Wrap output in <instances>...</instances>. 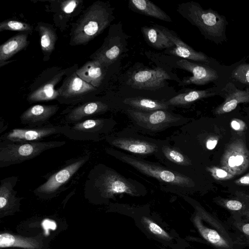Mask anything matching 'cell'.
<instances>
[{
	"instance_id": "30bf717a",
	"label": "cell",
	"mask_w": 249,
	"mask_h": 249,
	"mask_svg": "<svg viewBox=\"0 0 249 249\" xmlns=\"http://www.w3.org/2000/svg\"><path fill=\"white\" fill-rule=\"evenodd\" d=\"M69 126V124L57 125L49 124L34 128H14L1 135L0 142L6 141L15 143L39 142L53 135H63Z\"/></svg>"
},
{
	"instance_id": "d6986e66",
	"label": "cell",
	"mask_w": 249,
	"mask_h": 249,
	"mask_svg": "<svg viewBox=\"0 0 249 249\" xmlns=\"http://www.w3.org/2000/svg\"><path fill=\"white\" fill-rule=\"evenodd\" d=\"M224 95V101L214 111L215 114H223L234 110L240 103L249 102V91L237 89L231 82L228 83L222 90Z\"/></svg>"
},
{
	"instance_id": "e0dca14e",
	"label": "cell",
	"mask_w": 249,
	"mask_h": 249,
	"mask_svg": "<svg viewBox=\"0 0 249 249\" xmlns=\"http://www.w3.org/2000/svg\"><path fill=\"white\" fill-rule=\"evenodd\" d=\"M167 36L174 44L169 53L185 59H190L195 61L206 63L210 62L209 57L201 52H197L183 42L174 31L162 26L156 25Z\"/></svg>"
},
{
	"instance_id": "e575fe53",
	"label": "cell",
	"mask_w": 249,
	"mask_h": 249,
	"mask_svg": "<svg viewBox=\"0 0 249 249\" xmlns=\"http://www.w3.org/2000/svg\"><path fill=\"white\" fill-rule=\"evenodd\" d=\"M207 170L212 177L219 180H227L232 178L234 176L223 168L212 167H208Z\"/></svg>"
},
{
	"instance_id": "277c9868",
	"label": "cell",
	"mask_w": 249,
	"mask_h": 249,
	"mask_svg": "<svg viewBox=\"0 0 249 249\" xmlns=\"http://www.w3.org/2000/svg\"><path fill=\"white\" fill-rule=\"evenodd\" d=\"M177 10L206 37L221 36L227 23L225 18L216 11L211 9L204 10L194 1L178 4Z\"/></svg>"
},
{
	"instance_id": "d4e9b609",
	"label": "cell",
	"mask_w": 249,
	"mask_h": 249,
	"mask_svg": "<svg viewBox=\"0 0 249 249\" xmlns=\"http://www.w3.org/2000/svg\"><path fill=\"white\" fill-rule=\"evenodd\" d=\"M141 32L145 41L154 48L161 50L174 46L172 41L156 25L142 26Z\"/></svg>"
},
{
	"instance_id": "cb8c5ba5",
	"label": "cell",
	"mask_w": 249,
	"mask_h": 249,
	"mask_svg": "<svg viewBox=\"0 0 249 249\" xmlns=\"http://www.w3.org/2000/svg\"><path fill=\"white\" fill-rule=\"evenodd\" d=\"M123 102L129 107L128 108L143 112H151L158 110H168L170 107L166 104V101L141 96L126 98Z\"/></svg>"
},
{
	"instance_id": "2e32d148",
	"label": "cell",
	"mask_w": 249,
	"mask_h": 249,
	"mask_svg": "<svg viewBox=\"0 0 249 249\" xmlns=\"http://www.w3.org/2000/svg\"><path fill=\"white\" fill-rule=\"evenodd\" d=\"M58 109L57 105H34L21 114L19 117L20 123L30 128L44 126Z\"/></svg>"
},
{
	"instance_id": "f35d334b",
	"label": "cell",
	"mask_w": 249,
	"mask_h": 249,
	"mask_svg": "<svg viewBox=\"0 0 249 249\" xmlns=\"http://www.w3.org/2000/svg\"><path fill=\"white\" fill-rule=\"evenodd\" d=\"M218 143V139L214 137L210 138L206 142V146L209 150L213 149Z\"/></svg>"
},
{
	"instance_id": "d590c367",
	"label": "cell",
	"mask_w": 249,
	"mask_h": 249,
	"mask_svg": "<svg viewBox=\"0 0 249 249\" xmlns=\"http://www.w3.org/2000/svg\"><path fill=\"white\" fill-rule=\"evenodd\" d=\"M222 205L227 209L240 213L243 209V204L242 202L235 199H226L222 201Z\"/></svg>"
},
{
	"instance_id": "8d00e7d4",
	"label": "cell",
	"mask_w": 249,
	"mask_h": 249,
	"mask_svg": "<svg viewBox=\"0 0 249 249\" xmlns=\"http://www.w3.org/2000/svg\"><path fill=\"white\" fill-rule=\"evenodd\" d=\"M79 2V0H75L63 1L61 4V9L65 14H71L73 12Z\"/></svg>"
},
{
	"instance_id": "8fae6325",
	"label": "cell",
	"mask_w": 249,
	"mask_h": 249,
	"mask_svg": "<svg viewBox=\"0 0 249 249\" xmlns=\"http://www.w3.org/2000/svg\"><path fill=\"white\" fill-rule=\"evenodd\" d=\"M89 158V156L86 155L74 160L51 175L46 181L34 190V193L42 196L54 195L83 166Z\"/></svg>"
},
{
	"instance_id": "5bb4252c",
	"label": "cell",
	"mask_w": 249,
	"mask_h": 249,
	"mask_svg": "<svg viewBox=\"0 0 249 249\" xmlns=\"http://www.w3.org/2000/svg\"><path fill=\"white\" fill-rule=\"evenodd\" d=\"M171 79L163 69H144L133 71L126 81L133 88L154 91L163 87L166 80Z\"/></svg>"
},
{
	"instance_id": "ab89813d",
	"label": "cell",
	"mask_w": 249,
	"mask_h": 249,
	"mask_svg": "<svg viewBox=\"0 0 249 249\" xmlns=\"http://www.w3.org/2000/svg\"><path fill=\"white\" fill-rule=\"evenodd\" d=\"M235 183L240 185H249V173L235 180Z\"/></svg>"
},
{
	"instance_id": "f546056e",
	"label": "cell",
	"mask_w": 249,
	"mask_h": 249,
	"mask_svg": "<svg viewBox=\"0 0 249 249\" xmlns=\"http://www.w3.org/2000/svg\"><path fill=\"white\" fill-rule=\"evenodd\" d=\"M158 153H161L168 161L178 165L188 166L192 164L188 157L164 142H160Z\"/></svg>"
},
{
	"instance_id": "5b68a950",
	"label": "cell",
	"mask_w": 249,
	"mask_h": 249,
	"mask_svg": "<svg viewBox=\"0 0 249 249\" xmlns=\"http://www.w3.org/2000/svg\"><path fill=\"white\" fill-rule=\"evenodd\" d=\"M65 141L24 143L0 142V167L17 164L36 157L44 151L63 146Z\"/></svg>"
},
{
	"instance_id": "836d02e7",
	"label": "cell",
	"mask_w": 249,
	"mask_h": 249,
	"mask_svg": "<svg viewBox=\"0 0 249 249\" xmlns=\"http://www.w3.org/2000/svg\"><path fill=\"white\" fill-rule=\"evenodd\" d=\"M231 77L249 86V64H243L237 67L232 72Z\"/></svg>"
},
{
	"instance_id": "f1b7e54d",
	"label": "cell",
	"mask_w": 249,
	"mask_h": 249,
	"mask_svg": "<svg viewBox=\"0 0 249 249\" xmlns=\"http://www.w3.org/2000/svg\"><path fill=\"white\" fill-rule=\"evenodd\" d=\"M215 92L213 89L204 90H194L180 93L166 101L170 106H181L192 103L201 99L213 96Z\"/></svg>"
},
{
	"instance_id": "9a60e30c",
	"label": "cell",
	"mask_w": 249,
	"mask_h": 249,
	"mask_svg": "<svg viewBox=\"0 0 249 249\" xmlns=\"http://www.w3.org/2000/svg\"><path fill=\"white\" fill-rule=\"evenodd\" d=\"M178 67L192 74V76L184 77L179 86L190 84L204 85L213 82L218 78L217 72L213 69L203 65L181 59L177 62Z\"/></svg>"
},
{
	"instance_id": "4316f807",
	"label": "cell",
	"mask_w": 249,
	"mask_h": 249,
	"mask_svg": "<svg viewBox=\"0 0 249 249\" xmlns=\"http://www.w3.org/2000/svg\"><path fill=\"white\" fill-rule=\"evenodd\" d=\"M28 35L19 34L11 37L0 46V65L28 44Z\"/></svg>"
},
{
	"instance_id": "ffe728a7",
	"label": "cell",
	"mask_w": 249,
	"mask_h": 249,
	"mask_svg": "<svg viewBox=\"0 0 249 249\" xmlns=\"http://www.w3.org/2000/svg\"><path fill=\"white\" fill-rule=\"evenodd\" d=\"M109 109L108 105L100 101L86 102L70 111L65 117L67 124H73L84 119L104 113Z\"/></svg>"
},
{
	"instance_id": "d6a6232c",
	"label": "cell",
	"mask_w": 249,
	"mask_h": 249,
	"mask_svg": "<svg viewBox=\"0 0 249 249\" xmlns=\"http://www.w3.org/2000/svg\"><path fill=\"white\" fill-rule=\"evenodd\" d=\"M32 29L30 24L15 20H6L0 23V32L5 30L32 32Z\"/></svg>"
},
{
	"instance_id": "4fadbf2b",
	"label": "cell",
	"mask_w": 249,
	"mask_h": 249,
	"mask_svg": "<svg viewBox=\"0 0 249 249\" xmlns=\"http://www.w3.org/2000/svg\"><path fill=\"white\" fill-rule=\"evenodd\" d=\"M126 35L121 25L117 33L107 37L102 46L93 54L92 59L98 61L104 67L109 66L126 51Z\"/></svg>"
},
{
	"instance_id": "83f0119b",
	"label": "cell",
	"mask_w": 249,
	"mask_h": 249,
	"mask_svg": "<svg viewBox=\"0 0 249 249\" xmlns=\"http://www.w3.org/2000/svg\"><path fill=\"white\" fill-rule=\"evenodd\" d=\"M41 245L37 240L31 237L2 233L0 235L1 248L17 247L26 249H38Z\"/></svg>"
},
{
	"instance_id": "8992f818",
	"label": "cell",
	"mask_w": 249,
	"mask_h": 249,
	"mask_svg": "<svg viewBox=\"0 0 249 249\" xmlns=\"http://www.w3.org/2000/svg\"><path fill=\"white\" fill-rule=\"evenodd\" d=\"M167 110L143 112L130 108L125 113L135 129L144 133H156L187 123L188 119Z\"/></svg>"
},
{
	"instance_id": "3957f363",
	"label": "cell",
	"mask_w": 249,
	"mask_h": 249,
	"mask_svg": "<svg viewBox=\"0 0 249 249\" xmlns=\"http://www.w3.org/2000/svg\"><path fill=\"white\" fill-rule=\"evenodd\" d=\"M113 11L107 4H93L81 17L73 31L74 44L87 43L98 36L113 20Z\"/></svg>"
},
{
	"instance_id": "44dd1931",
	"label": "cell",
	"mask_w": 249,
	"mask_h": 249,
	"mask_svg": "<svg viewBox=\"0 0 249 249\" xmlns=\"http://www.w3.org/2000/svg\"><path fill=\"white\" fill-rule=\"evenodd\" d=\"M18 179V177L12 176L2 179L0 181V210L5 211L15 207L18 198L16 195L17 192L14 190Z\"/></svg>"
},
{
	"instance_id": "7a4b0ae2",
	"label": "cell",
	"mask_w": 249,
	"mask_h": 249,
	"mask_svg": "<svg viewBox=\"0 0 249 249\" xmlns=\"http://www.w3.org/2000/svg\"><path fill=\"white\" fill-rule=\"evenodd\" d=\"M106 151L108 154L135 168L142 174L154 178L166 185L185 191L193 188L195 185L191 178L182 173L115 149L107 148Z\"/></svg>"
},
{
	"instance_id": "7c38bea8",
	"label": "cell",
	"mask_w": 249,
	"mask_h": 249,
	"mask_svg": "<svg viewBox=\"0 0 249 249\" xmlns=\"http://www.w3.org/2000/svg\"><path fill=\"white\" fill-rule=\"evenodd\" d=\"M221 165L234 176L246 170L249 166V151L242 140H236L227 146L222 157Z\"/></svg>"
},
{
	"instance_id": "6da1fadb",
	"label": "cell",
	"mask_w": 249,
	"mask_h": 249,
	"mask_svg": "<svg viewBox=\"0 0 249 249\" xmlns=\"http://www.w3.org/2000/svg\"><path fill=\"white\" fill-rule=\"evenodd\" d=\"M85 187L86 191L93 192L105 200L120 194L138 196L146 193L145 188L140 182L126 178L102 164L95 165L90 170Z\"/></svg>"
},
{
	"instance_id": "52a82bcc",
	"label": "cell",
	"mask_w": 249,
	"mask_h": 249,
	"mask_svg": "<svg viewBox=\"0 0 249 249\" xmlns=\"http://www.w3.org/2000/svg\"><path fill=\"white\" fill-rule=\"evenodd\" d=\"M196 209L193 221L201 236L218 249H233L234 242L223 226L200 206Z\"/></svg>"
},
{
	"instance_id": "ba28073f",
	"label": "cell",
	"mask_w": 249,
	"mask_h": 249,
	"mask_svg": "<svg viewBox=\"0 0 249 249\" xmlns=\"http://www.w3.org/2000/svg\"><path fill=\"white\" fill-rule=\"evenodd\" d=\"M105 139L112 146L140 155H156L159 151L160 142L131 133L130 130L109 134Z\"/></svg>"
},
{
	"instance_id": "7402d4cb",
	"label": "cell",
	"mask_w": 249,
	"mask_h": 249,
	"mask_svg": "<svg viewBox=\"0 0 249 249\" xmlns=\"http://www.w3.org/2000/svg\"><path fill=\"white\" fill-rule=\"evenodd\" d=\"M104 67L98 61L92 60L87 62L76 72L82 80L96 88L101 85L104 79Z\"/></svg>"
},
{
	"instance_id": "4dcf8cb0",
	"label": "cell",
	"mask_w": 249,
	"mask_h": 249,
	"mask_svg": "<svg viewBox=\"0 0 249 249\" xmlns=\"http://www.w3.org/2000/svg\"><path fill=\"white\" fill-rule=\"evenodd\" d=\"M39 31L40 36V44L42 51L51 53L54 49L56 36L54 31L46 26H40Z\"/></svg>"
},
{
	"instance_id": "603a6c76",
	"label": "cell",
	"mask_w": 249,
	"mask_h": 249,
	"mask_svg": "<svg viewBox=\"0 0 249 249\" xmlns=\"http://www.w3.org/2000/svg\"><path fill=\"white\" fill-rule=\"evenodd\" d=\"M128 7L134 12L166 22L172 21L165 12L149 0H129Z\"/></svg>"
},
{
	"instance_id": "ac0fdd59",
	"label": "cell",
	"mask_w": 249,
	"mask_h": 249,
	"mask_svg": "<svg viewBox=\"0 0 249 249\" xmlns=\"http://www.w3.org/2000/svg\"><path fill=\"white\" fill-rule=\"evenodd\" d=\"M96 89V88L82 80L76 71L64 82L58 89L63 99L74 101Z\"/></svg>"
},
{
	"instance_id": "9c48e42d",
	"label": "cell",
	"mask_w": 249,
	"mask_h": 249,
	"mask_svg": "<svg viewBox=\"0 0 249 249\" xmlns=\"http://www.w3.org/2000/svg\"><path fill=\"white\" fill-rule=\"evenodd\" d=\"M116 124L111 119L84 120L70 125L63 135L73 140L99 141L110 134Z\"/></svg>"
},
{
	"instance_id": "74e56055",
	"label": "cell",
	"mask_w": 249,
	"mask_h": 249,
	"mask_svg": "<svg viewBox=\"0 0 249 249\" xmlns=\"http://www.w3.org/2000/svg\"><path fill=\"white\" fill-rule=\"evenodd\" d=\"M231 128L235 131H241L245 129L246 127L245 123L242 121L238 119H234L231 123Z\"/></svg>"
},
{
	"instance_id": "1f68e13d",
	"label": "cell",
	"mask_w": 249,
	"mask_h": 249,
	"mask_svg": "<svg viewBox=\"0 0 249 249\" xmlns=\"http://www.w3.org/2000/svg\"><path fill=\"white\" fill-rule=\"evenodd\" d=\"M142 223L146 229L155 236L165 241H170L172 237L158 224L146 216H142Z\"/></svg>"
},
{
	"instance_id": "484cf974",
	"label": "cell",
	"mask_w": 249,
	"mask_h": 249,
	"mask_svg": "<svg viewBox=\"0 0 249 249\" xmlns=\"http://www.w3.org/2000/svg\"><path fill=\"white\" fill-rule=\"evenodd\" d=\"M64 73L62 71L57 74L47 83L30 93L28 96L27 100L33 103L52 100L60 97L58 90H55L54 87L60 80Z\"/></svg>"
}]
</instances>
